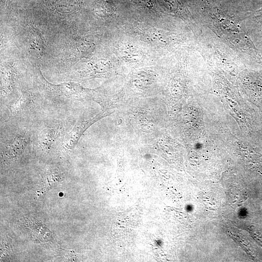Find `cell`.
<instances>
[{"label": "cell", "mask_w": 262, "mask_h": 262, "mask_svg": "<svg viewBox=\"0 0 262 262\" xmlns=\"http://www.w3.org/2000/svg\"><path fill=\"white\" fill-rule=\"evenodd\" d=\"M36 76L47 94L56 102L80 100L88 91L80 84L73 82L51 83L44 77L39 67L36 68Z\"/></svg>", "instance_id": "6da1fadb"}, {"label": "cell", "mask_w": 262, "mask_h": 262, "mask_svg": "<svg viewBox=\"0 0 262 262\" xmlns=\"http://www.w3.org/2000/svg\"><path fill=\"white\" fill-rule=\"evenodd\" d=\"M31 134L26 129H19L1 140V159L10 163L17 160L29 147Z\"/></svg>", "instance_id": "7a4b0ae2"}, {"label": "cell", "mask_w": 262, "mask_h": 262, "mask_svg": "<svg viewBox=\"0 0 262 262\" xmlns=\"http://www.w3.org/2000/svg\"><path fill=\"white\" fill-rule=\"evenodd\" d=\"M64 131L60 122H54L45 126L38 135V145L41 151L48 153Z\"/></svg>", "instance_id": "3957f363"}, {"label": "cell", "mask_w": 262, "mask_h": 262, "mask_svg": "<svg viewBox=\"0 0 262 262\" xmlns=\"http://www.w3.org/2000/svg\"><path fill=\"white\" fill-rule=\"evenodd\" d=\"M98 117L90 120L79 121L72 129L64 135L60 145V149L62 152L68 153L72 150L77 144L80 138L86 129Z\"/></svg>", "instance_id": "277c9868"}, {"label": "cell", "mask_w": 262, "mask_h": 262, "mask_svg": "<svg viewBox=\"0 0 262 262\" xmlns=\"http://www.w3.org/2000/svg\"><path fill=\"white\" fill-rule=\"evenodd\" d=\"M34 96L27 90H21L19 98L12 104L8 105L9 118H14L25 114L34 104Z\"/></svg>", "instance_id": "5b68a950"}, {"label": "cell", "mask_w": 262, "mask_h": 262, "mask_svg": "<svg viewBox=\"0 0 262 262\" xmlns=\"http://www.w3.org/2000/svg\"><path fill=\"white\" fill-rule=\"evenodd\" d=\"M17 75L14 66L6 64L1 68L0 94L4 97L9 94L14 88Z\"/></svg>", "instance_id": "8992f818"}, {"label": "cell", "mask_w": 262, "mask_h": 262, "mask_svg": "<svg viewBox=\"0 0 262 262\" xmlns=\"http://www.w3.org/2000/svg\"><path fill=\"white\" fill-rule=\"evenodd\" d=\"M27 48L29 54L36 58H40L44 53V40L40 32L33 26H30Z\"/></svg>", "instance_id": "52a82bcc"}, {"label": "cell", "mask_w": 262, "mask_h": 262, "mask_svg": "<svg viewBox=\"0 0 262 262\" xmlns=\"http://www.w3.org/2000/svg\"><path fill=\"white\" fill-rule=\"evenodd\" d=\"M4 0L5 1H7V0Z\"/></svg>", "instance_id": "ba28073f"}]
</instances>
